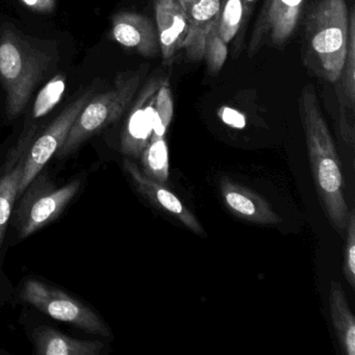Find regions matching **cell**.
Segmentation results:
<instances>
[{"label": "cell", "instance_id": "17", "mask_svg": "<svg viewBox=\"0 0 355 355\" xmlns=\"http://www.w3.org/2000/svg\"><path fill=\"white\" fill-rule=\"evenodd\" d=\"M36 352L41 355H99L105 348L97 340L70 338L51 327L36 328L33 332Z\"/></svg>", "mask_w": 355, "mask_h": 355}, {"label": "cell", "instance_id": "21", "mask_svg": "<svg viewBox=\"0 0 355 355\" xmlns=\"http://www.w3.org/2000/svg\"><path fill=\"white\" fill-rule=\"evenodd\" d=\"M66 90V76L63 73L57 74L51 82L45 85L44 88L37 95L36 101L33 105L31 119L28 124H35L37 120L45 117L51 113L55 105L61 101Z\"/></svg>", "mask_w": 355, "mask_h": 355}, {"label": "cell", "instance_id": "16", "mask_svg": "<svg viewBox=\"0 0 355 355\" xmlns=\"http://www.w3.org/2000/svg\"><path fill=\"white\" fill-rule=\"evenodd\" d=\"M112 37L122 46L134 49L143 57H157L161 53L157 28L141 14L122 12L114 16Z\"/></svg>", "mask_w": 355, "mask_h": 355}, {"label": "cell", "instance_id": "7", "mask_svg": "<svg viewBox=\"0 0 355 355\" xmlns=\"http://www.w3.org/2000/svg\"><path fill=\"white\" fill-rule=\"evenodd\" d=\"M95 93H96L95 85L83 91L80 96L76 97L71 103H69L61 114L34 139L26 153L18 197L24 194L28 184L42 171L49 159L61 148L78 114L94 96Z\"/></svg>", "mask_w": 355, "mask_h": 355}, {"label": "cell", "instance_id": "23", "mask_svg": "<svg viewBox=\"0 0 355 355\" xmlns=\"http://www.w3.org/2000/svg\"><path fill=\"white\" fill-rule=\"evenodd\" d=\"M346 241H345L344 263L343 273L351 288H355V211L354 209H349L347 220Z\"/></svg>", "mask_w": 355, "mask_h": 355}, {"label": "cell", "instance_id": "15", "mask_svg": "<svg viewBox=\"0 0 355 355\" xmlns=\"http://www.w3.org/2000/svg\"><path fill=\"white\" fill-rule=\"evenodd\" d=\"M155 21L159 49L165 65H171L178 51L184 49L189 26L180 0H155Z\"/></svg>", "mask_w": 355, "mask_h": 355}, {"label": "cell", "instance_id": "22", "mask_svg": "<svg viewBox=\"0 0 355 355\" xmlns=\"http://www.w3.org/2000/svg\"><path fill=\"white\" fill-rule=\"evenodd\" d=\"M174 103L169 80L164 78L155 95V123L150 139L165 138L173 118Z\"/></svg>", "mask_w": 355, "mask_h": 355}, {"label": "cell", "instance_id": "25", "mask_svg": "<svg viewBox=\"0 0 355 355\" xmlns=\"http://www.w3.org/2000/svg\"><path fill=\"white\" fill-rule=\"evenodd\" d=\"M218 116L224 123L227 124L230 128L243 130L246 126L245 116L236 110L232 109V107H222L218 111Z\"/></svg>", "mask_w": 355, "mask_h": 355}, {"label": "cell", "instance_id": "13", "mask_svg": "<svg viewBox=\"0 0 355 355\" xmlns=\"http://www.w3.org/2000/svg\"><path fill=\"white\" fill-rule=\"evenodd\" d=\"M180 3L189 26L184 46L187 59L200 62L207 37L217 26L222 0H180Z\"/></svg>", "mask_w": 355, "mask_h": 355}, {"label": "cell", "instance_id": "6", "mask_svg": "<svg viewBox=\"0 0 355 355\" xmlns=\"http://www.w3.org/2000/svg\"><path fill=\"white\" fill-rule=\"evenodd\" d=\"M21 298L53 319L72 324L97 336L105 338L112 336L110 328L94 311L63 291L51 288L39 280L26 282Z\"/></svg>", "mask_w": 355, "mask_h": 355}, {"label": "cell", "instance_id": "5", "mask_svg": "<svg viewBox=\"0 0 355 355\" xmlns=\"http://www.w3.org/2000/svg\"><path fill=\"white\" fill-rule=\"evenodd\" d=\"M82 182L73 180L57 187L46 174H38L26 187L14 217L19 239H26L59 217L80 190Z\"/></svg>", "mask_w": 355, "mask_h": 355}, {"label": "cell", "instance_id": "4", "mask_svg": "<svg viewBox=\"0 0 355 355\" xmlns=\"http://www.w3.org/2000/svg\"><path fill=\"white\" fill-rule=\"evenodd\" d=\"M145 69L140 68L136 72L119 74L113 88L95 94L78 114L65 142L58 150V157H68L91 137L119 120L132 105Z\"/></svg>", "mask_w": 355, "mask_h": 355}, {"label": "cell", "instance_id": "3", "mask_svg": "<svg viewBox=\"0 0 355 355\" xmlns=\"http://www.w3.org/2000/svg\"><path fill=\"white\" fill-rule=\"evenodd\" d=\"M349 10L345 0H313L305 14L303 61L315 76L334 83L345 63Z\"/></svg>", "mask_w": 355, "mask_h": 355}, {"label": "cell", "instance_id": "11", "mask_svg": "<svg viewBox=\"0 0 355 355\" xmlns=\"http://www.w3.org/2000/svg\"><path fill=\"white\" fill-rule=\"evenodd\" d=\"M123 167L137 191L153 207L171 216L197 236H207L205 230H203L202 225L195 217L194 214L180 201V199L174 193L168 190L164 184L148 178L142 171V169H140L130 159H124Z\"/></svg>", "mask_w": 355, "mask_h": 355}, {"label": "cell", "instance_id": "8", "mask_svg": "<svg viewBox=\"0 0 355 355\" xmlns=\"http://www.w3.org/2000/svg\"><path fill=\"white\" fill-rule=\"evenodd\" d=\"M303 8L304 0H267L251 35L249 55L266 45L286 44L299 26Z\"/></svg>", "mask_w": 355, "mask_h": 355}, {"label": "cell", "instance_id": "12", "mask_svg": "<svg viewBox=\"0 0 355 355\" xmlns=\"http://www.w3.org/2000/svg\"><path fill=\"white\" fill-rule=\"evenodd\" d=\"M338 97V128L343 140L354 146L355 107V11L349 10V34L344 66L336 83Z\"/></svg>", "mask_w": 355, "mask_h": 355}, {"label": "cell", "instance_id": "1", "mask_svg": "<svg viewBox=\"0 0 355 355\" xmlns=\"http://www.w3.org/2000/svg\"><path fill=\"white\" fill-rule=\"evenodd\" d=\"M299 112L318 194L330 224L343 234L348 220L349 209L343 193L340 157L320 110L315 89L311 85L304 87L301 92Z\"/></svg>", "mask_w": 355, "mask_h": 355}, {"label": "cell", "instance_id": "19", "mask_svg": "<svg viewBox=\"0 0 355 355\" xmlns=\"http://www.w3.org/2000/svg\"><path fill=\"white\" fill-rule=\"evenodd\" d=\"M142 171L148 178L165 184L169 180V153L165 138L150 139L140 157Z\"/></svg>", "mask_w": 355, "mask_h": 355}, {"label": "cell", "instance_id": "18", "mask_svg": "<svg viewBox=\"0 0 355 355\" xmlns=\"http://www.w3.org/2000/svg\"><path fill=\"white\" fill-rule=\"evenodd\" d=\"M330 317L336 338L346 355H355V319L340 282L332 280L329 293Z\"/></svg>", "mask_w": 355, "mask_h": 355}, {"label": "cell", "instance_id": "10", "mask_svg": "<svg viewBox=\"0 0 355 355\" xmlns=\"http://www.w3.org/2000/svg\"><path fill=\"white\" fill-rule=\"evenodd\" d=\"M163 78H151L130 109L121 136V150L128 157H140L150 141L155 123V95Z\"/></svg>", "mask_w": 355, "mask_h": 355}, {"label": "cell", "instance_id": "9", "mask_svg": "<svg viewBox=\"0 0 355 355\" xmlns=\"http://www.w3.org/2000/svg\"><path fill=\"white\" fill-rule=\"evenodd\" d=\"M39 132L38 125L26 124L24 132L8 153L0 170V246L3 244L14 203L19 192L26 153Z\"/></svg>", "mask_w": 355, "mask_h": 355}, {"label": "cell", "instance_id": "20", "mask_svg": "<svg viewBox=\"0 0 355 355\" xmlns=\"http://www.w3.org/2000/svg\"><path fill=\"white\" fill-rule=\"evenodd\" d=\"M246 8L245 0H222L216 31L225 44L232 42L240 31Z\"/></svg>", "mask_w": 355, "mask_h": 355}, {"label": "cell", "instance_id": "2", "mask_svg": "<svg viewBox=\"0 0 355 355\" xmlns=\"http://www.w3.org/2000/svg\"><path fill=\"white\" fill-rule=\"evenodd\" d=\"M58 55L40 41L12 26L0 28V76L7 91L6 112L10 120L21 115L35 89L55 67Z\"/></svg>", "mask_w": 355, "mask_h": 355}, {"label": "cell", "instance_id": "24", "mask_svg": "<svg viewBox=\"0 0 355 355\" xmlns=\"http://www.w3.org/2000/svg\"><path fill=\"white\" fill-rule=\"evenodd\" d=\"M226 58H227V44L221 40L215 28L207 37L203 59H205L209 71L215 74L222 69Z\"/></svg>", "mask_w": 355, "mask_h": 355}, {"label": "cell", "instance_id": "14", "mask_svg": "<svg viewBox=\"0 0 355 355\" xmlns=\"http://www.w3.org/2000/svg\"><path fill=\"white\" fill-rule=\"evenodd\" d=\"M219 190L226 207L236 217L263 225L282 223V218L272 209L271 205L250 189L222 178L219 180Z\"/></svg>", "mask_w": 355, "mask_h": 355}, {"label": "cell", "instance_id": "26", "mask_svg": "<svg viewBox=\"0 0 355 355\" xmlns=\"http://www.w3.org/2000/svg\"><path fill=\"white\" fill-rule=\"evenodd\" d=\"M20 1L36 13L51 14L57 8V0H20Z\"/></svg>", "mask_w": 355, "mask_h": 355}, {"label": "cell", "instance_id": "27", "mask_svg": "<svg viewBox=\"0 0 355 355\" xmlns=\"http://www.w3.org/2000/svg\"><path fill=\"white\" fill-rule=\"evenodd\" d=\"M255 0H245V3H246V7L248 3H254Z\"/></svg>", "mask_w": 355, "mask_h": 355}]
</instances>
